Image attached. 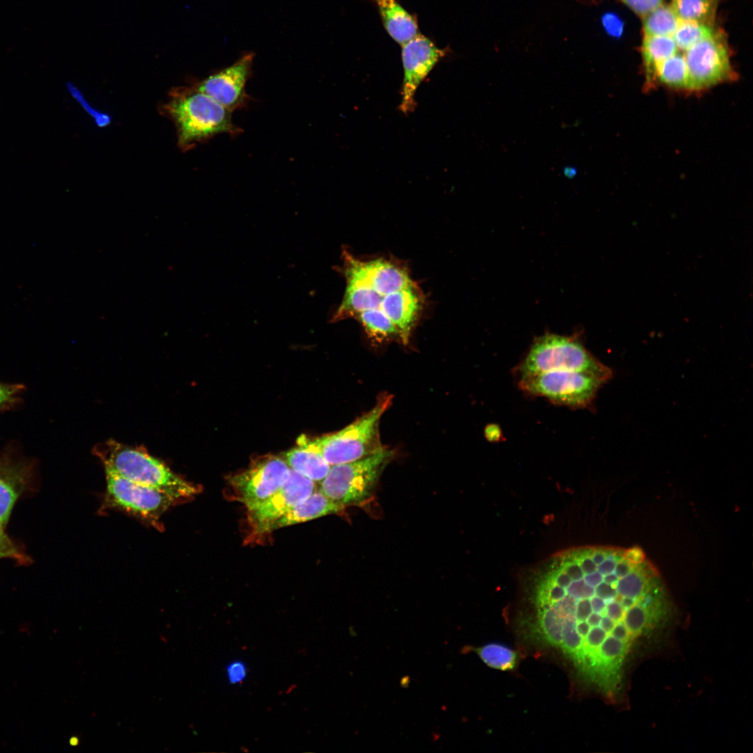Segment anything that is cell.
I'll return each mask as SVG.
<instances>
[{
  "label": "cell",
  "instance_id": "6da1fadb",
  "mask_svg": "<svg viewBox=\"0 0 753 753\" xmlns=\"http://www.w3.org/2000/svg\"><path fill=\"white\" fill-rule=\"evenodd\" d=\"M342 260L346 288L332 321L354 319L374 340L398 337L406 344L425 303L408 268L395 259H363L347 250Z\"/></svg>",
  "mask_w": 753,
  "mask_h": 753
},
{
  "label": "cell",
  "instance_id": "7a4b0ae2",
  "mask_svg": "<svg viewBox=\"0 0 753 753\" xmlns=\"http://www.w3.org/2000/svg\"><path fill=\"white\" fill-rule=\"evenodd\" d=\"M95 454L104 467L128 480L163 492L179 502L190 499L199 491L162 461L139 448L109 440L96 446Z\"/></svg>",
  "mask_w": 753,
  "mask_h": 753
},
{
  "label": "cell",
  "instance_id": "3957f363",
  "mask_svg": "<svg viewBox=\"0 0 753 753\" xmlns=\"http://www.w3.org/2000/svg\"><path fill=\"white\" fill-rule=\"evenodd\" d=\"M178 129V143L184 149L219 134L236 135L230 110L194 86L173 93L164 106Z\"/></svg>",
  "mask_w": 753,
  "mask_h": 753
},
{
  "label": "cell",
  "instance_id": "277c9868",
  "mask_svg": "<svg viewBox=\"0 0 753 753\" xmlns=\"http://www.w3.org/2000/svg\"><path fill=\"white\" fill-rule=\"evenodd\" d=\"M517 370L519 375L552 371L582 372L604 383L613 376L611 370L593 356L576 335L548 333L533 340Z\"/></svg>",
  "mask_w": 753,
  "mask_h": 753
},
{
  "label": "cell",
  "instance_id": "5b68a950",
  "mask_svg": "<svg viewBox=\"0 0 753 753\" xmlns=\"http://www.w3.org/2000/svg\"><path fill=\"white\" fill-rule=\"evenodd\" d=\"M392 397L383 395L374 406L351 424L333 434L310 439H299L319 452L330 465L348 463L368 457L381 450L379 422L390 406Z\"/></svg>",
  "mask_w": 753,
  "mask_h": 753
},
{
  "label": "cell",
  "instance_id": "8992f818",
  "mask_svg": "<svg viewBox=\"0 0 753 753\" xmlns=\"http://www.w3.org/2000/svg\"><path fill=\"white\" fill-rule=\"evenodd\" d=\"M393 457L385 448L353 462L333 465L318 489L333 501L346 507L358 505L373 494L383 471Z\"/></svg>",
  "mask_w": 753,
  "mask_h": 753
},
{
  "label": "cell",
  "instance_id": "52a82bcc",
  "mask_svg": "<svg viewBox=\"0 0 753 753\" xmlns=\"http://www.w3.org/2000/svg\"><path fill=\"white\" fill-rule=\"evenodd\" d=\"M519 376L518 384L525 393L573 408L590 406L604 383L582 372L552 371Z\"/></svg>",
  "mask_w": 753,
  "mask_h": 753
},
{
  "label": "cell",
  "instance_id": "ba28073f",
  "mask_svg": "<svg viewBox=\"0 0 753 753\" xmlns=\"http://www.w3.org/2000/svg\"><path fill=\"white\" fill-rule=\"evenodd\" d=\"M105 508L121 510L151 524L157 525L169 508L179 503L158 489L128 480L105 467Z\"/></svg>",
  "mask_w": 753,
  "mask_h": 753
},
{
  "label": "cell",
  "instance_id": "9c48e42d",
  "mask_svg": "<svg viewBox=\"0 0 753 753\" xmlns=\"http://www.w3.org/2000/svg\"><path fill=\"white\" fill-rule=\"evenodd\" d=\"M683 55L688 70V90L706 89L733 77L728 45L720 31L685 51Z\"/></svg>",
  "mask_w": 753,
  "mask_h": 753
},
{
  "label": "cell",
  "instance_id": "30bf717a",
  "mask_svg": "<svg viewBox=\"0 0 753 753\" xmlns=\"http://www.w3.org/2000/svg\"><path fill=\"white\" fill-rule=\"evenodd\" d=\"M291 469L282 457L266 455L257 459L243 471L229 477L234 499L246 509L268 499L288 480Z\"/></svg>",
  "mask_w": 753,
  "mask_h": 753
},
{
  "label": "cell",
  "instance_id": "8fae6325",
  "mask_svg": "<svg viewBox=\"0 0 753 753\" xmlns=\"http://www.w3.org/2000/svg\"><path fill=\"white\" fill-rule=\"evenodd\" d=\"M37 476L38 463L16 441L0 450V527L5 529L17 501L33 490Z\"/></svg>",
  "mask_w": 753,
  "mask_h": 753
},
{
  "label": "cell",
  "instance_id": "7c38bea8",
  "mask_svg": "<svg viewBox=\"0 0 753 753\" xmlns=\"http://www.w3.org/2000/svg\"><path fill=\"white\" fill-rule=\"evenodd\" d=\"M317 488L315 482L291 469L288 480L280 489L266 500L247 508L252 535L257 537L270 533L278 519Z\"/></svg>",
  "mask_w": 753,
  "mask_h": 753
},
{
  "label": "cell",
  "instance_id": "4fadbf2b",
  "mask_svg": "<svg viewBox=\"0 0 753 753\" xmlns=\"http://www.w3.org/2000/svg\"><path fill=\"white\" fill-rule=\"evenodd\" d=\"M446 54V50L438 47L429 38L419 33L402 45L404 79L400 109L402 113L409 114L414 111L418 88Z\"/></svg>",
  "mask_w": 753,
  "mask_h": 753
},
{
  "label": "cell",
  "instance_id": "5bb4252c",
  "mask_svg": "<svg viewBox=\"0 0 753 753\" xmlns=\"http://www.w3.org/2000/svg\"><path fill=\"white\" fill-rule=\"evenodd\" d=\"M254 55L246 53L234 63L213 73L194 86L230 110L241 109L248 102L245 86L252 73Z\"/></svg>",
  "mask_w": 753,
  "mask_h": 753
},
{
  "label": "cell",
  "instance_id": "9a60e30c",
  "mask_svg": "<svg viewBox=\"0 0 753 753\" xmlns=\"http://www.w3.org/2000/svg\"><path fill=\"white\" fill-rule=\"evenodd\" d=\"M344 508V507L330 500L317 488L309 496L295 505L278 519L271 526V532L282 527L336 514Z\"/></svg>",
  "mask_w": 753,
  "mask_h": 753
},
{
  "label": "cell",
  "instance_id": "2e32d148",
  "mask_svg": "<svg viewBox=\"0 0 753 753\" xmlns=\"http://www.w3.org/2000/svg\"><path fill=\"white\" fill-rule=\"evenodd\" d=\"M383 26L390 37L401 45L418 32L416 17L397 0H375Z\"/></svg>",
  "mask_w": 753,
  "mask_h": 753
},
{
  "label": "cell",
  "instance_id": "e0dca14e",
  "mask_svg": "<svg viewBox=\"0 0 753 753\" xmlns=\"http://www.w3.org/2000/svg\"><path fill=\"white\" fill-rule=\"evenodd\" d=\"M297 443L298 447L284 453L282 457L291 470L316 483L321 482L327 476L331 466L317 450L299 439Z\"/></svg>",
  "mask_w": 753,
  "mask_h": 753
},
{
  "label": "cell",
  "instance_id": "ac0fdd59",
  "mask_svg": "<svg viewBox=\"0 0 753 753\" xmlns=\"http://www.w3.org/2000/svg\"><path fill=\"white\" fill-rule=\"evenodd\" d=\"M678 50L672 36H644L641 53L648 84L656 80L659 66Z\"/></svg>",
  "mask_w": 753,
  "mask_h": 753
},
{
  "label": "cell",
  "instance_id": "d6986e66",
  "mask_svg": "<svg viewBox=\"0 0 753 753\" xmlns=\"http://www.w3.org/2000/svg\"><path fill=\"white\" fill-rule=\"evenodd\" d=\"M720 0H673L671 5L680 20L712 25Z\"/></svg>",
  "mask_w": 753,
  "mask_h": 753
},
{
  "label": "cell",
  "instance_id": "ffe728a7",
  "mask_svg": "<svg viewBox=\"0 0 753 753\" xmlns=\"http://www.w3.org/2000/svg\"><path fill=\"white\" fill-rule=\"evenodd\" d=\"M679 19L671 6L662 4L644 17L645 36H672Z\"/></svg>",
  "mask_w": 753,
  "mask_h": 753
},
{
  "label": "cell",
  "instance_id": "44dd1931",
  "mask_svg": "<svg viewBox=\"0 0 753 753\" xmlns=\"http://www.w3.org/2000/svg\"><path fill=\"white\" fill-rule=\"evenodd\" d=\"M672 88L687 89L688 70L684 55L676 52L658 67L656 80Z\"/></svg>",
  "mask_w": 753,
  "mask_h": 753
},
{
  "label": "cell",
  "instance_id": "7402d4cb",
  "mask_svg": "<svg viewBox=\"0 0 753 753\" xmlns=\"http://www.w3.org/2000/svg\"><path fill=\"white\" fill-rule=\"evenodd\" d=\"M716 31L712 25L679 19L672 38L678 49L686 51L701 40L712 36Z\"/></svg>",
  "mask_w": 753,
  "mask_h": 753
},
{
  "label": "cell",
  "instance_id": "603a6c76",
  "mask_svg": "<svg viewBox=\"0 0 753 753\" xmlns=\"http://www.w3.org/2000/svg\"><path fill=\"white\" fill-rule=\"evenodd\" d=\"M628 642L612 636L606 637L600 645L595 657L590 662L597 669L611 671L618 668L625 656Z\"/></svg>",
  "mask_w": 753,
  "mask_h": 753
},
{
  "label": "cell",
  "instance_id": "cb8c5ba5",
  "mask_svg": "<svg viewBox=\"0 0 753 753\" xmlns=\"http://www.w3.org/2000/svg\"><path fill=\"white\" fill-rule=\"evenodd\" d=\"M481 660L489 667L501 669H512L517 662V653L510 648L500 644H489L474 648Z\"/></svg>",
  "mask_w": 753,
  "mask_h": 753
},
{
  "label": "cell",
  "instance_id": "d4e9b609",
  "mask_svg": "<svg viewBox=\"0 0 753 753\" xmlns=\"http://www.w3.org/2000/svg\"><path fill=\"white\" fill-rule=\"evenodd\" d=\"M561 621L563 625L561 646L565 653H568L575 660L584 663V639L577 632L575 618H565Z\"/></svg>",
  "mask_w": 753,
  "mask_h": 753
},
{
  "label": "cell",
  "instance_id": "484cf974",
  "mask_svg": "<svg viewBox=\"0 0 753 753\" xmlns=\"http://www.w3.org/2000/svg\"><path fill=\"white\" fill-rule=\"evenodd\" d=\"M541 629L547 640L554 646H561L563 625L560 618L552 607L547 604H538Z\"/></svg>",
  "mask_w": 753,
  "mask_h": 753
},
{
  "label": "cell",
  "instance_id": "4316f807",
  "mask_svg": "<svg viewBox=\"0 0 753 753\" xmlns=\"http://www.w3.org/2000/svg\"><path fill=\"white\" fill-rule=\"evenodd\" d=\"M617 593L637 600L647 591L646 577L639 569L632 570L616 584Z\"/></svg>",
  "mask_w": 753,
  "mask_h": 753
},
{
  "label": "cell",
  "instance_id": "83f0119b",
  "mask_svg": "<svg viewBox=\"0 0 753 753\" xmlns=\"http://www.w3.org/2000/svg\"><path fill=\"white\" fill-rule=\"evenodd\" d=\"M654 619L648 611L639 604H634L627 609L624 623L631 636H637L652 625Z\"/></svg>",
  "mask_w": 753,
  "mask_h": 753
},
{
  "label": "cell",
  "instance_id": "f1b7e54d",
  "mask_svg": "<svg viewBox=\"0 0 753 753\" xmlns=\"http://www.w3.org/2000/svg\"><path fill=\"white\" fill-rule=\"evenodd\" d=\"M26 387L22 383L0 381V412L17 409L22 404V393Z\"/></svg>",
  "mask_w": 753,
  "mask_h": 753
},
{
  "label": "cell",
  "instance_id": "f546056e",
  "mask_svg": "<svg viewBox=\"0 0 753 753\" xmlns=\"http://www.w3.org/2000/svg\"><path fill=\"white\" fill-rule=\"evenodd\" d=\"M607 636V633L602 628L598 626H595L589 630L588 634L584 637L585 639H584V663L586 659H588L591 662L595 657L600 645Z\"/></svg>",
  "mask_w": 753,
  "mask_h": 753
},
{
  "label": "cell",
  "instance_id": "4dcf8cb0",
  "mask_svg": "<svg viewBox=\"0 0 753 753\" xmlns=\"http://www.w3.org/2000/svg\"><path fill=\"white\" fill-rule=\"evenodd\" d=\"M634 13L645 17L662 4V0H622Z\"/></svg>",
  "mask_w": 753,
  "mask_h": 753
},
{
  "label": "cell",
  "instance_id": "1f68e13d",
  "mask_svg": "<svg viewBox=\"0 0 753 753\" xmlns=\"http://www.w3.org/2000/svg\"><path fill=\"white\" fill-rule=\"evenodd\" d=\"M1 558H10L21 565H27L31 561V558L19 546L16 547L0 546V559Z\"/></svg>",
  "mask_w": 753,
  "mask_h": 753
},
{
  "label": "cell",
  "instance_id": "d6a6232c",
  "mask_svg": "<svg viewBox=\"0 0 753 753\" xmlns=\"http://www.w3.org/2000/svg\"><path fill=\"white\" fill-rule=\"evenodd\" d=\"M602 24L607 32L618 37L623 32V25L620 18L612 13H607L602 17Z\"/></svg>",
  "mask_w": 753,
  "mask_h": 753
},
{
  "label": "cell",
  "instance_id": "836d02e7",
  "mask_svg": "<svg viewBox=\"0 0 753 753\" xmlns=\"http://www.w3.org/2000/svg\"><path fill=\"white\" fill-rule=\"evenodd\" d=\"M227 676L229 682L233 684L243 681L246 676L245 664L239 661L229 664L227 668Z\"/></svg>",
  "mask_w": 753,
  "mask_h": 753
},
{
  "label": "cell",
  "instance_id": "e575fe53",
  "mask_svg": "<svg viewBox=\"0 0 753 753\" xmlns=\"http://www.w3.org/2000/svg\"><path fill=\"white\" fill-rule=\"evenodd\" d=\"M575 600L576 604L575 614L576 623L577 621H586L593 611L591 598H575Z\"/></svg>",
  "mask_w": 753,
  "mask_h": 753
},
{
  "label": "cell",
  "instance_id": "d590c367",
  "mask_svg": "<svg viewBox=\"0 0 753 753\" xmlns=\"http://www.w3.org/2000/svg\"><path fill=\"white\" fill-rule=\"evenodd\" d=\"M623 558L633 567L643 563L646 560V554L643 549L638 546H634L625 549L623 554Z\"/></svg>",
  "mask_w": 753,
  "mask_h": 753
},
{
  "label": "cell",
  "instance_id": "8d00e7d4",
  "mask_svg": "<svg viewBox=\"0 0 753 753\" xmlns=\"http://www.w3.org/2000/svg\"><path fill=\"white\" fill-rule=\"evenodd\" d=\"M614 585L616 584H610L602 581L598 585L595 586V595L607 602L614 600V597L617 594L616 589Z\"/></svg>",
  "mask_w": 753,
  "mask_h": 753
},
{
  "label": "cell",
  "instance_id": "74e56055",
  "mask_svg": "<svg viewBox=\"0 0 753 753\" xmlns=\"http://www.w3.org/2000/svg\"><path fill=\"white\" fill-rule=\"evenodd\" d=\"M625 609L620 603L611 600L608 602L605 608V613L608 617L614 621L618 622L624 615Z\"/></svg>",
  "mask_w": 753,
  "mask_h": 753
},
{
  "label": "cell",
  "instance_id": "f35d334b",
  "mask_svg": "<svg viewBox=\"0 0 753 753\" xmlns=\"http://www.w3.org/2000/svg\"><path fill=\"white\" fill-rule=\"evenodd\" d=\"M485 436L489 441L498 442L502 439V430L497 424H489L485 428Z\"/></svg>",
  "mask_w": 753,
  "mask_h": 753
},
{
  "label": "cell",
  "instance_id": "ab89813d",
  "mask_svg": "<svg viewBox=\"0 0 753 753\" xmlns=\"http://www.w3.org/2000/svg\"><path fill=\"white\" fill-rule=\"evenodd\" d=\"M610 634L611 636L625 642H628L630 639V634L623 622H618L615 624L610 632Z\"/></svg>",
  "mask_w": 753,
  "mask_h": 753
},
{
  "label": "cell",
  "instance_id": "60d3db41",
  "mask_svg": "<svg viewBox=\"0 0 753 753\" xmlns=\"http://www.w3.org/2000/svg\"><path fill=\"white\" fill-rule=\"evenodd\" d=\"M616 562L615 558L607 554V558L600 564L597 565V569L603 575L614 572Z\"/></svg>",
  "mask_w": 753,
  "mask_h": 753
},
{
  "label": "cell",
  "instance_id": "b9f144b4",
  "mask_svg": "<svg viewBox=\"0 0 753 753\" xmlns=\"http://www.w3.org/2000/svg\"><path fill=\"white\" fill-rule=\"evenodd\" d=\"M634 567L624 558L617 561L614 572L618 578H621L630 573Z\"/></svg>",
  "mask_w": 753,
  "mask_h": 753
},
{
  "label": "cell",
  "instance_id": "7bdbcfd3",
  "mask_svg": "<svg viewBox=\"0 0 753 753\" xmlns=\"http://www.w3.org/2000/svg\"><path fill=\"white\" fill-rule=\"evenodd\" d=\"M583 578L586 584L592 586H596L603 581V575L597 569L593 572L584 575Z\"/></svg>",
  "mask_w": 753,
  "mask_h": 753
},
{
  "label": "cell",
  "instance_id": "ee69618b",
  "mask_svg": "<svg viewBox=\"0 0 753 753\" xmlns=\"http://www.w3.org/2000/svg\"><path fill=\"white\" fill-rule=\"evenodd\" d=\"M591 604L592 609L595 612L605 614V608L607 605L605 600L598 596H593L591 598Z\"/></svg>",
  "mask_w": 753,
  "mask_h": 753
},
{
  "label": "cell",
  "instance_id": "f6af8a7d",
  "mask_svg": "<svg viewBox=\"0 0 753 753\" xmlns=\"http://www.w3.org/2000/svg\"><path fill=\"white\" fill-rule=\"evenodd\" d=\"M607 554V550L603 551L602 549H591L590 556L593 561L596 564H600L606 558Z\"/></svg>",
  "mask_w": 753,
  "mask_h": 753
},
{
  "label": "cell",
  "instance_id": "bcb514c9",
  "mask_svg": "<svg viewBox=\"0 0 753 753\" xmlns=\"http://www.w3.org/2000/svg\"><path fill=\"white\" fill-rule=\"evenodd\" d=\"M0 546L16 547L18 545L6 533L5 529L0 527Z\"/></svg>",
  "mask_w": 753,
  "mask_h": 753
},
{
  "label": "cell",
  "instance_id": "7dc6e473",
  "mask_svg": "<svg viewBox=\"0 0 753 753\" xmlns=\"http://www.w3.org/2000/svg\"><path fill=\"white\" fill-rule=\"evenodd\" d=\"M601 628L607 632H610L615 625L614 621L608 616L602 617L600 621Z\"/></svg>",
  "mask_w": 753,
  "mask_h": 753
},
{
  "label": "cell",
  "instance_id": "c3c4849f",
  "mask_svg": "<svg viewBox=\"0 0 753 753\" xmlns=\"http://www.w3.org/2000/svg\"><path fill=\"white\" fill-rule=\"evenodd\" d=\"M576 630L578 634L581 637L584 638L588 634L590 630V625L587 622H585L584 621H580L579 623L576 624Z\"/></svg>",
  "mask_w": 753,
  "mask_h": 753
},
{
  "label": "cell",
  "instance_id": "681fc988",
  "mask_svg": "<svg viewBox=\"0 0 753 753\" xmlns=\"http://www.w3.org/2000/svg\"><path fill=\"white\" fill-rule=\"evenodd\" d=\"M602 616L599 613H591L587 618V623L590 626H598L600 625Z\"/></svg>",
  "mask_w": 753,
  "mask_h": 753
},
{
  "label": "cell",
  "instance_id": "f907efd6",
  "mask_svg": "<svg viewBox=\"0 0 753 753\" xmlns=\"http://www.w3.org/2000/svg\"><path fill=\"white\" fill-rule=\"evenodd\" d=\"M563 173L568 178H574L577 174V169L572 166H565L563 169Z\"/></svg>",
  "mask_w": 753,
  "mask_h": 753
},
{
  "label": "cell",
  "instance_id": "816d5d0a",
  "mask_svg": "<svg viewBox=\"0 0 753 753\" xmlns=\"http://www.w3.org/2000/svg\"><path fill=\"white\" fill-rule=\"evenodd\" d=\"M618 580V577L615 573H609L603 576V581L610 584H616Z\"/></svg>",
  "mask_w": 753,
  "mask_h": 753
},
{
  "label": "cell",
  "instance_id": "f5cc1de1",
  "mask_svg": "<svg viewBox=\"0 0 753 753\" xmlns=\"http://www.w3.org/2000/svg\"><path fill=\"white\" fill-rule=\"evenodd\" d=\"M636 603V600L629 598L623 597L621 604L624 609H628Z\"/></svg>",
  "mask_w": 753,
  "mask_h": 753
},
{
  "label": "cell",
  "instance_id": "db71d44e",
  "mask_svg": "<svg viewBox=\"0 0 753 753\" xmlns=\"http://www.w3.org/2000/svg\"><path fill=\"white\" fill-rule=\"evenodd\" d=\"M69 743L73 746H75L79 743V739L76 736H73L70 738Z\"/></svg>",
  "mask_w": 753,
  "mask_h": 753
}]
</instances>
